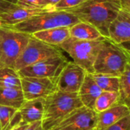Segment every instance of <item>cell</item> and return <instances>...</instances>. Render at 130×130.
I'll return each instance as SVG.
<instances>
[{
  "mask_svg": "<svg viewBox=\"0 0 130 130\" xmlns=\"http://www.w3.org/2000/svg\"><path fill=\"white\" fill-rule=\"evenodd\" d=\"M86 0H61L54 5L55 10H66L72 8L84 3Z\"/></svg>",
  "mask_w": 130,
  "mask_h": 130,
  "instance_id": "cell-25",
  "label": "cell"
},
{
  "mask_svg": "<svg viewBox=\"0 0 130 130\" xmlns=\"http://www.w3.org/2000/svg\"><path fill=\"white\" fill-rule=\"evenodd\" d=\"M70 37L82 40H94L104 37L93 24L79 21L70 27Z\"/></svg>",
  "mask_w": 130,
  "mask_h": 130,
  "instance_id": "cell-18",
  "label": "cell"
},
{
  "mask_svg": "<svg viewBox=\"0 0 130 130\" xmlns=\"http://www.w3.org/2000/svg\"><path fill=\"white\" fill-rule=\"evenodd\" d=\"M38 0H18V5L20 6H38Z\"/></svg>",
  "mask_w": 130,
  "mask_h": 130,
  "instance_id": "cell-29",
  "label": "cell"
},
{
  "mask_svg": "<svg viewBox=\"0 0 130 130\" xmlns=\"http://www.w3.org/2000/svg\"><path fill=\"white\" fill-rule=\"evenodd\" d=\"M121 9V0H86L77 7L62 11L73 13L80 21L93 24L108 38L109 27Z\"/></svg>",
  "mask_w": 130,
  "mask_h": 130,
  "instance_id": "cell-1",
  "label": "cell"
},
{
  "mask_svg": "<svg viewBox=\"0 0 130 130\" xmlns=\"http://www.w3.org/2000/svg\"><path fill=\"white\" fill-rule=\"evenodd\" d=\"M68 62L67 58L63 54L39 61L18 72L20 77L48 78L56 82L61 72Z\"/></svg>",
  "mask_w": 130,
  "mask_h": 130,
  "instance_id": "cell-8",
  "label": "cell"
},
{
  "mask_svg": "<svg viewBox=\"0 0 130 130\" xmlns=\"http://www.w3.org/2000/svg\"><path fill=\"white\" fill-rule=\"evenodd\" d=\"M25 130H44L41 126V121H38L31 123Z\"/></svg>",
  "mask_w": 130,
  "mask_h": 130,
  "instance_id": "cell-30",
  "label": "cell"
},
{
  "mask_svg": "<svg viewBox=\"0 0 130 130\" xmlns=\"http://www.w3.org/2000/svg\"><path fill=\"white\" fill-rule=\"evenodd\" d=\"M102 91L92 74L87 72L77 94L83 106L93 110L95 102Z\"/></svg>",
  "mask_w": 130,
  "mask_h": 130,
  "instance_id": "cell-16",
  "label": "cell"
},
{
  "mask_svg": "<svg viewBox=\"0 0 130 130\" xmlns=\"http://www.w3.org/2000/svg\"><path fill=\"white\" fill-rule=\"evenodd\" d=\"M105 130H130V114Z\"/></svg>",
  "mask_w": 130,
  "mask_h": 130,
  "instance_id": "cell-26",
  "label": "cell"
},
{
  "mask_svg": "<svg viewBox=\"0 0 130 130\" xmlns=\"http://www.w3.org/2000/svg\"><path fill=\"white\" fill-rule=\"evenodd\" d=\"M106 37L94 40H82L69 37L57 46L66 52L73 62L87 73L93 74V65Z\"/></svg>",
  "mask_w": 130,
  "mask_h": 130,
  "instance_id": "cell-5",
  "label": "cell"
},
{
  "mask_svg": "<svg viewBox=\"0 0 130 130\" xmlns=\"http://www.w3.org/2000/svg\"><path fill=\"white\" fill-rule=\"evenodd\" d=\"M25 101L21 89L0 88V105L18 110Z\"/></svg>",
  "mask_w": 130,
  "mask_h": 130,
  "instance_id": "cell-19",
  "label": "cell"
},
{
  "mask_svg": "<svg viewBox=\"0 0 130 130\" xmlns=\"http://www.w3.org/2000/svg\"><path fill=\"white\" fill-rule=\"evenodd\" d=\"M92 75L103 91L119 92L120 77L101 74H92Z\"/></svg>",
  "mask_w": 130,
  "mask_h": 130,
  "instance_id": "cell-23",
  "label": "cell"
},
{
  "mask_svg": "<svg viewBox=\"0 0 130 130\" xmlns=\"http://www.w3.org/2000/svg\"><path fill=\"white\" fill-rule=\"evenodd\" d=\"M21 88L25 101L45 98L57 91L54 81L38 77H21Z\"/></svg>",
  "mask_w": 130,
  "mask_h": 130,
  "instance_id": "cell-11",
  "label": "cell"
},
{
  "mask_svg": "<svg viewBox=\"0 0 130 130\" xmlns=\"http://www.w3.org/2000/svg\"><path fill=\"white\" fill-rule=\"evenodd\" d=\"M29 125H30V124H29ZM29 125H28V124L18 125V126H15V127L11 128V129H9V130H25L27 128H28V126Z\"/></svg>",
  "mask_w": 130,
  "mask_h": 130,
  "instance_id": "cell-33",
  "label": "cell"
},
{
  "mask_svg": "<svg viewBox=\"0 0 130 130\" xmlns=\"http://www.w3.org/2000/svg\"><path fill=\"white\" fill-rule=\"evenodd\" d=\"M17 6L18 0H0V14L8 12Z\"/></svg>",
  "mask_w": 130,
  "mask_h": 130,
  "instance_id": "cell-27",
  "label": "cell"
},
{
  "mask_svg": "<svg viewBox=\"0 0 130 130\" xmlns=\"http://www.w3.org/2000/svg\"><path fill=\"white\" fill-rule=\"evenodd\" d=\"M130 114L129 107L119 103L110 108L97 113L96 130H105Z\"/></svg>",
  "mask_w": 130,
  "mask_h": 130,
  "instance_id": "cell-15",
  "label": "cell"
},
{
  "mask_svg": "<svg viewBox=\"0 0 130 130\" xmlns=\"http://www.w3.org/2000/svg\"><path fill=\"white\" fill-rule=\"evenodd\" d=\"M87 72L80 66L69 61L61 72L55 85L57 91L67 93H77Z\"/></svg>",
  "mask_w": 130,
  "mask_h": 130,
  "instance_id": "cell-10",
  "label": "cell"
},
{
  "mask_svg": "<svg viewBox=\"0 0 130 130\" xmlns=\"http://www.w3.org/2000/svg\"><path fill=\"white\" fill-rule=\"evenodd\" d=\"M54 6H17L12 10L0 14V27H8L35 15L54 11Z\"/></svg>",
  "mask_w": 130,
  "mask_h": 130,
  "instance_id": "cell-12",
  "label": "cell"
},
{
  "mask_svg": "<svg viewBox=\"0 0 130 130\" xmlns=\"http://www.w3.org/2000/svg\"><path fill=\"white\" fill-rule=\"evenodd\" d=\"M108 38L116 44L130 41V13L121 9L110 24Z\"/></svg>",
  "mask_w": 130,
  "mask_h": 130,
  "instance_id": "cell-13",
  "label": "cell"
},
{
  "mask_svg": "<svg viewBox=\"0 0 130 130\" xmlns=\"http://www.w3.org/2000/svg\"><path fill=\"white\" fill-rule=\"evenodd\" d=\"M0 88H21V77L14 68H0Z\"/></svg>",
  "mask_w": 130,
  "mask_h": 130,
  "instance_id": "cell-20",
  "label": "cell"
},
{
  "mask_svg": "<svg viewBox=\"0 0 130 130\" xmlns=\"http://www.w3.org/2000/svg\"><path fill=\"white\" fill-rule=\"evenodd\" d=\"M17 110V109L13 107L0 105V130L8 129Z\"/></svg>",
  "mask_w": 130,
  "mask_h": 130,
  "instance_id": "cell-24",
  "label": "cell"
},
{
  "mask_svg": "<svg viewBox=\"0 0 130 130\" xmlns=\"http://www.w3.org/2000/svg\"><path fill=\"white\" fill-rule=\"evenodd\" d=\"M83 107L77 93H67L55 91L44 98V113L41 126L44 130H50L74 110Z\"/></svg>",
  "mask_w": 130,
  "mask_h": 130,
  "instance_id": "cell-2",
  "label": "cell"
},
{
  "mask_svg": "<svg viewBox=\"0 0 130 130\" xmlns=\"http://www.w3.org/2000/svg\"><path fill=\"white\" fill-rule=\"evenodd\" d=\"M31 34L8 27H0V68L15 69V64L25 48Z\"/></svg>",
  "mask_w": 130,
  "mask_h": 130,
  "instance_id": "cell-6",
  "label": "cell"
},
{
  "mask_svg": "<svg viewBox=\"0 0 130 130\" xmlns=\"http://www.w3.org/2000/svg\"><path fill=\"white\" fill-rule=\"evenodd\" d=\"M119 103H120L119 92L102 91L95 102L93 110L97 113H99Z\"/></svg>",
  "mask_w": 130,
  "mask_h": 130,
  "instance_id": "cell-21",
  "label": "cell"
},
{
  "mask_svg": "<svg viewBox=\"0 0 130 130\" xmlns=\"http://www.w3.org/2000/svg\"><path fill=\"white\" fill-rule=\"evenodd\" d=\"M61 55H63V52L57 46L48 44L31 35L25 48L15 62V69L19 71L39 61Z\"/></svg>",
  "mask_w": 130,
  "mask_h": 130,
  "instance_id": "cell-7",
  "label": "cell"
},
{
  "mask_svg": "<svg viewBox=\"0 0 130 130\" xmlns=\"http://www.w3.org/2000/svg\"><path fill=\"white\" fill-rule=\"evenodd\" d=\"M44 98L25 101L18 110L21 124H31L41 121L44 113Z\"/></svg>",
  "mask_w": 130,
  "mask_h": 130,
  "instance_id": "cell-14",
  "label": "cell"
},
{
  "mask_svg": "<svg viewBox=\"0 0 130 130\" xmlns=\"http://www.w3.org/2000/svg\"><path fill=\"white\" fill-rule=\"evenodd\" d=\"M129 62L126 52L109 38H105L93 65V74L120 77Z\"/></svg>",
  "mask_w": 130,
  "mask_h": 130,
  "instance_id": "cell-4",
  "label": "cell"
},
{
  "mask_svg": "<svg viewBox=\"0 0 130 130\" xmlns=\"http://www.w3.org/2000/svg\"><path fill=\"white\" fill-rule=\"evenodd\" d=\"M97 113L84 106L76 109L50 130H96Z\"/></svg>",
  "mask_w": 130,
  "mask_h": 130,
  "instance_id": "cell-9",
  "label": "cell"
},
{
  "mask_svg": "<svg viewBox=\"0 0 130 130\" xmlns=\"http://www.w3.org/2000/svg\"><path fill=\"white\" fill-rule=\"evenodd\" d=\"M61 0H38L37 5L38 6H46V5H51L54 6L57 4Z\"/></svg>",
  "mask_w": 130,
  "mask_h": 130,
  "instance_id": "cell-28",
  "label": "cell"
},
{
  "mask_svg": "<svg viewBox=\"0 0 130 130\" xmlns=\"http://www.w3.org/2000/svg\"><path fill=\"white\" fill-rule=\"evenodd\" d=\"M120 103L127 106L130 110V60L123 74L120 76Z\"/></svg>",
  "mask_w": 130,
  "mask_h": 130,
  "instance_id": "cell-22",
  "label": "cell"
},
{
  "mask_svg": "<svg viewBox=\"0 0 130 130\" xmlns=\"http://www.w3.org/2000/svg\"><path fill=\"white\" fill-rule=\"evenodd\" d=\"M79 21H80L79 18L73 13L62 10H54L35 15L8 28L32 34L37 31L59 27H70Z\"/></svg>",
  "mask_w": 130,
  "mask_h": 130,
  "instance_id": "cell-3",
  "label": "cell"
},
{
  "mask_svg": "<svg viewBox=\"0 0 130 130\" xmlns=\"http://www.w3.org/2000/svg\"><path fill=\"white\" fill-rule=\"evenodd\" d=\"M122 9L130 13V0H121Z\"/></svg>",
  "mask_w": 130,
  "mask_h": 130,
  "instance_id": "cell-32",
  "label": "cell"
},
{
  "mask_svg": "<svg viewBox=\"0 0 130 130\" xmlns=\"http://www.w3.org/2000/svg\"><path fill=\"white\" fill-rule=\"evenodd\" d=\"M118 45L126 52V53L127 54V56L129 58L130 60V41L123 42V43H120Z\"/></svg>",
  "mask_w": 130,
  "mask_h": 130,
  "instance_id": "cell-31",
  "label": "cell"
},
{
  "mask_svg": "<svg viewBox=\"0 0 130 130\" xmlns=\"http://www.w3.org/2000/svg\"><path fill=\"white\" fill-rule=\"evenodd\" d=\"M31 35L36 39L48 44L58 46L70 37V27H59L37 31Z\"/></svg>",
  "mask_w": 130,
  "mask_h": 130,
  "instance_id": "cell-17",
  "label": "cell"
}]
</instances>
